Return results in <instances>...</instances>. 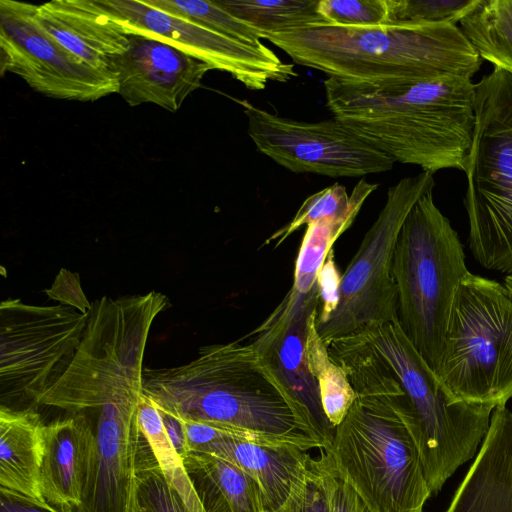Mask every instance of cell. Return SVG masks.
<instances>
[{
    "label": "cell",
    "instance_id": "6da1fadb",
    "mask_svg": "<svg viewBox=\"0 0 512 512\" xmlns=\"http://www.w3.org/2000/svg\"><path fill=\"white\" fill-rule=\"evenodd\" d=\"M328 351L357 395L325 451L338 477L370 512H423L432 493L402 417L404 390L363 337L335 339Z\"/></svg>",
    "mask_w": 512,
    "mask_h": 512
},
{
    "label": "cell",
    "instance_id": "7a4b0ae2",
    "mask_svg": "<svg viewBox=\"0 0 512 512\" xmlns=\"http://www.w3.org/2000/svg\"><path fill=\"white\" fill-rule=\"evenodd\" d=\"M323 87L333 117L394 162L432 174L465 171L475 127L470 78L370 83L328 77Z\"/></svg>",
    "mask_w": 512,
    "mask_h": 512
},
{
    "label": "cell",
    "instance_id": "3957f363",
    "mask_svg": "<svg viewBox=\"0 0 512 512\" xmlns=\"http://www.w3.org/2000/svg\"><path fill=\"white\" fill-rule=\"evenodd\" d=\"M143 392L182 420L313 438L303 408L253 341L206 345L180 366L146 367Z\"/></svg>",
    "mask_w": 512,
    "mask_h": 512
},
{
    "label": "cell",
    "instance_id": "277c9868",
    "mask_svg": "<svg viewBox=\"0 0 512 512\" xmlns=\"http://www.w3.org/2000/svg\"><path fill=\"white\" fill-rule=\"evenodd\" d=\"M266 40L298 65L359 82L471 79L483 62L461 28L450 24H321L270 34Z\"/></svg>",
    "mask_w": 512,
    "mask_h": 512
},
{
    "label": "cell",
    "instance_id": "5b68a950",
    "mask_svg": "<svg viewBox=\"0 0 512 512\" xmlns=\"http://www.w3.org/2000/svg\"><path fill=\"white\" fill-rule=\"evenodd\" d=\"M168 303V298L156 291L93 301L72 362L39 405L72 414L140 401L148 336Z\"/></svg>",
    "mask_w": 512,
    "mask_h": 512
},
{
    "label": "cell",
    "instance_id": "8992f818",
    "mask_svg": "<svg viewBox=\"0 0 512 512\" xmlns=\"http://www.w3.org/2000/svg\"><path fill=\"white\" fill-rule=\"evenodd\" d=\"M432 191L414 204L403 223L392 272L400 326L435 373L454 298L469 271L459 236L435 205Z\"/></svg>",
    "mask_w": 512,
    "mask_h": 512
},
{
    "label": "cell",
    "instance_id": "52a82bcc",
    "mask_svg": "<svg viewBox=\"0 0 512 512\" xmlns=\"http://www.w3.org/2000/svg\"><path fill=\"white\" fill-rule=\"evenodd\" d=\"M360 334L389 368L409 400L411 417L405 425L435 496L454 472L475 456L488 432L494 408L453 402L403 332L398 318Z\"/></svg>",
    "mask_w": 512,
    "mask_h": 512
},
{
    "label": "cell",
    "instance_id": "ba28073f",
    "mask_svg": "<svg viewBox=\"0 0 512 512\" xmlns=\"http://www.w3.org/2000/svg\"><path fill=\"white\" fill-rule=\"evenodd\" d=\"M465 173L469 248L488 270L512 275V74L494 67L475 84Z\"/></svg>",
    "mask_w": 512,
    "mask_h": 512
},
{
    "label": "cell",
    "instance_id": "9c48e42d",
    "mask_svg": "<svg viewBox=\"0 0 512 512\" xmlns=\"http://www.w3.org/2000/svg\"><path fill=\"white\" fill-rule=\"evenodd\" d=\"M434 375L453 402L495 409L512 398V296L504 284L470 272L462 279Z\"/></svg>",
    "mask_w": 512,
    "mask_h": 512
},
{
    "label": "cell",
    "instance_id": "30bf717a",
    "mask_svg": "<svg viewBox=\"0 0 512 512\" xmlns=\"http://www.w3.org/2000/svg\"><path fill=\"white\" fill-rule=\"evenodd\" d=\"M434 185L433 174L422 171L389 187L385 205L341 275L336 308L325 322L316 323L326 345L398 318L392 272L396 242L408 213Z\"/></svg>",
    "mask_w": 512,
    "mask_h": 512
},
{
    "label": "cell",
    "instance_id": "8fae6325",
    "mask_svg": "<svg viewBox=\"0 0 512 512\" xmlns=\"http://www.w3.org/2000/svg\"><path fill=\"white\" fill-rule=\"evenodd\" d=\"M88 313L63 304L20 299L0 304V399L13 409H35L63 375L81 343Z\"/></svg>",
    "mask_w": 512,
    "mask_h": 512
},
{
    "label": "cell",
    "instance_id": "7c38bea8",
    "mask_svg": "<svg viewBox=\"0 0 512 512\" xmlns=\"http://www.w3.org/2000/svg\"><path fill=\"white\" fill-rule=\"evenodd\" d=\"M257 150L294 173L361 177L386 172L394 161L334 117L304 122L241 101Z\"/></svg>",
    "mask_w": 512,
    "mask_h": 512
},
{
    "label": "cell",
    "instance_id": "4fadbf2b",
    "mask_svg": "<svg viewBox=\"0 0 512 512\" xmlns=\"http://www.w3.org/2000/svg\"><path fill=\"white\" fill-rule=\"evenodd\" d=\"M35 5L0 1L1 74L21 77L48 97L94 101L118 93L117 77L96 69L51 37L34 17Z\"/></svg>",
    "mask_w": 512,
    "mask_h": 512
},
{
    "label": "cell",
    "instance_id": "5bb4252c",
    "mask_svg": "<svg viewBox=\"0 0 512 512\" xmlns=\"http://www.w3.org/2000/svg\"><path fill=\"white\" fill-rule=\"evenodd\" d=\"M129 34L164 41L229 73L249 90H263L269 81L288 82L298 74L265 44H247L138 0H96Z\"/></svg>",
    "mask_w": 512,
    "mask_h": 512
},
{
    "label": "cell",
    "instance_id": "9a60e30c",
    "mask_svg": "<svg viewBox=\"0 0 512 512\" xmlns=\"http://www.w3.org/2000/svg\"><path fill=\"white\" fill-rule=\"evenodd\" d=\"M319 288L306 294L290 291L274 311L250 335L260 353L273 367L303 408L313 438L321 449H330L335 433L323 410L319 386L309 370L306 338L310 314L318 308Z\"/></svg>",
    "mask_w": 512,
    "mask_h": 512
},
{
    "label": "cell",
    "instance_id": "2e32d148",
    "mask_svg": "<svg viewBox=\"0 0 512 512\" xmlns=\"http://www.w3.org/2000/svg\"><path fill=\"white\" fill-rule=\"evenodd\" d=\"M214 68L159 39L129 35L127 50L112 59L118 93L130 106L152 103L176 112Z\"/></svg>",
    "mask_w": 512,
    "mask_h": 512
},
{
    "label": "cell",
    "instance_id": "e0dca14e",
    "mask_svg": "<svg viewBox=\"0 0 512 512\" xmlns=\"http://www.w3.org/2000/svg\"><path fill=\"white\" fill-rule=\"evenodd\" d=\"M38 24L88 65L111 71V61L129 45V32L96 0H52L35 5Z\"/></svg>",
    "mask_w": 512,
    "mask_h": 512
},
{
    "label": "cell",
    "instance_id": "ac0fdd59",
    "mask_svg": "<svg viewBox=\"0 0 512 512\" xmlns=\"http://www.w3.org/2000/svg\"><path fill=\"white\" fill-rule=\"evenodd\" d=\"M40 472L44 499L55 506H80L91 472L93 431L84 413L44 424Z\"/></svg>",
    "mask_w": 512,
    "mask_h": 512
},
{
    "label": "cell",
    "instance_id": "d6986e66",
    "mask_svg": "<svg viewBox=\"0 0 512 512\" xmlns=\"http://www.w3.org/2000/svg\"><path fill=\"white\" fill-rule=\"evenodd\" d=\"M445 512H512V411L497 406L480 451Z\"/></svg>",
    "mask_w": 512,
    "mask_h": 512
},
{
    "label": "cell",
    "instance_id": "ffe728a7",
    "mask_svg": "<svg viewBox=\"0 0 512 512\" xmlns=\"http://www.w3.org/2000/svg\"><path fill=\"white\" fill-rule=\"evenodd\" d=\"M44 423L35 409L0 407V489L38 502Z\"/></svg>",
    "mask_w": 512,
    "mask_h": 512
},
{
    "label": "cell",
    "instance_id": "44dd1931",
    "mask_svg": "<svg viewBox=\"0 0 512 512\" xmlns=\"http://www.w3.org/2000/svg\"><path fill=\"white\" fill-rule=\"evenodd\" d=\"M200 452L225 458L248 474L260 489L267 512L282 505L310 459L306 450L298 447L229 439L213 442Z\"/></svg>",
    "mask_w": 512,
    "mask_h": 512
},
{
    "label": "cell",
    "instance_id": "7402d4cb",
    "mask_svg": "<svg viewBox=\"0 0 512 512\" xmlns=\"http://www.w3.org/2000/svg\"><path fill=\"white\" fill-rule=\"evenodd\" d=\"M183 463L205 512H267L257 483L232 462L189 452Z\"/></svg>",
    "mask_w": 512,
    "mask_h": 512
},
{
    "label": "cell",
    "instance_id": "603a6c76",
    "mask_svg": "<svg viewBox=\"0 0 512 512\" xmlns=\"http://www.w3.org/2000/svg\"><path fill=\"white\" fill-rule=\"evenodd\" d=\"M460 28L483 60L512 74V0H480Z\"/></svg>",
    "mask_w": 512,
    "mask_h": 512
},
{
    "label": "cell",
    "instance_id": "cb8c5ba5",
    "mask_svg": "<svg viewBox=\"0 0 512 512\" xmlns=\"http://www.w3.org/2000/svg\"><path fill=\"white\" fill-rule=\"evenodd\" d=\"M317 314L318 308L309 316L306 358L309 370L319 386L323 410L336 429L345 419L357 395L345 370L330 357L327 345L317 332Z\"/></svg>",
    "mask_w": 512,
    "mask_h": 512
},
{
    "label": "cell",
    "instance_id": "d4e9b609",
    "mask_svg": "<svg viewBox=\"0 0 512 512\" xmlns=\"http://www.w3.org/2000/svg\"><path fill=\"white\" fill-rule=\"evenodd\" d=\"M235 17L263 32L274 33L328 24L317 12L318 0H217Z\"/></svg>",
    "mask_w": 512,
    "mask_h": 512
},
{
    "label": "cell",
    "instance_id": "484cf974",
    "mask_svg": "<svg viewBox=\"0 0 512 512\" xmlns=\"http://www.w3.org/2000/svg\"><path fill=\"white\" fill-rule=\"evenodd\" d=\"M138 420L163 476L177 492L187 511L205 512L187 475L183 459L168 438L161 412L146 394L142 395L139 403Z\"/></svg>",
    "mask_w": 512,
    "mask_h": 512
},
{
    "label": "cell",
    "instance_id": "4316f807",
    "mask_svg": "<svg viewBox=\"0 0 512 512\" xmlns=\"http://www.w3.org/2000/svg\"><path fill=\"white\" fill-rule=\"evenodd\" d=\"M377 188L378 184L370 183L366 179L361 178L351 194L348 195L345 186L334 183L307 197L293 219L275 231L264 244L275 243V247H278L303 225L343 216L349 213L355 206L363 205L369 195Z\"/></svg>",
    "mask_w": 512,
    "mask_h": 512
},
{
    "label": "cell",
    "instance_id": "83f0119b",
    "mask_svg": "<svg viewBox=\"0 0 512 512\" xmlns=\"http://www.w3.org/2000/svg\"><path fill=\"white\" fill-rule=\"evenodd\" d=\"M361 207L358 205L343 216L307 225L296 259L292 291L306 294L315 287L319 270L334 242L352 225Z\"/></svg>",
    "mask_w": 512,
    "mask_h": 512
},
{
    "label": "cell",
    "instance_id": "f1b7e54d",
    "mask_svg": "<svg viewBox=\"0 0 512 512\" xmlns=\"http://www.w3.org/2000/svg\"><path fill=\"white\" fill-rule=\"evenodd\" d=\"M148 5L191 21L232 39L259 45L266 39L263 32L235 17L216 1L202 0H144Z\"/></svg>",
    "mask_w": 512,
    "mask_h": 512
},
{
    "label": "cell",
    "instance_id": "f546056e",
    "mask_svg": "<svg viewBox=\"0 0 512 512\" xmlns=\"http://www.w3.org/2000/svg\"><path fill=\"white\" fill-rule=\"evenodd\" d=\"M338 480L329 453H322L317 459L310 457L288 497L274 512H332Z\"/></svg>",
    "mask_w": 512,
    "mask_h": 512
},
{
    "label": "cell",
    "instance_id": "4dcf8cb0",
    "mask_svg": "<svg viewBox=\"0 0 512 512\" xmlns=\"http://www.w3.org/2000/svg\"><path fill=\"white\" fill-rule=\"evenodd\" d=\"M389 23L456 25L480 0H388Z\"/></svg>",
    "mask_w": 512,
    "mask_h": 512
},
{
    "label": "cell",
    "instance_id": "1f68e13d",
    "mask_svg": "<svg viewBox=\"0 0 512 512\" xmlns=\"http://www.w3.org/2000/svg\"><path fill=\"white\" fill-rule=\"evenodd\" d=\"M317 12L328 24L335 26L389 23L388 0H318Z\"/></svg>",
    "mask_w": 512,
    "mask_h": 512
},
{
    "label": "cell",
    "instance_id": "d6a6232c",
    "mask_svg": "<svg viewBox=\"0 0 512 512\" xmlns=\"http://www.w3.org/2000/svg\"><path fill=\"white\" fill-rule=\"evenodd\" d=\"M137 500L145 512H188L177 492L163 476L151 449L139 470Z\"/></svg>",
    "mask_w": 512,
    "mask_h": 512
},
{
    "label": "cell",
    "instance_id": "836d02e7",
    "mask_svg": "<svg viewBox=\"0 0 512 512\" xmlns=\"http://www.w3.org/2000/svg\"><path fill=\"white\" fill-rule=\"evenodd\" d=\"M340 282L341 275L335 265L332 249L317 276V285L319 288L317 324L325 322L336 308L339 298Z\"/></svg>",
    "mask_w": 512,
    "mask_h": 512
},
{
    "label": "cell",
    "instance_id": "e575fe53",
    "mask_svg": "<svg viewBox=\"0 0 512 512\" xmlns=\"http://www.w3.org/2000/svg\"><path fill=\"white\" fill-rule=\"evenodd\" d=\"M51 299H56L60 304L73 307L82 313H88L91 304L87 301L79 281L77 273L61 269L52 287L46 290Z\"/></svg>",
    "mask_w": 512,
    "mask_h": 512
},
{
    "label": "cell",
    "instance_id": "d590c367",
    "mask_svg": "<svg viewBox=\"0 0 512 512\" xmlns=\"http://www.w3.org/2000/svg\"><path fill=\"white\" fill-rule=\"evenodd\" d=\"M0 512H75L70 506L38 502L18 493L0 489Z\"/></svg>",
    "mask_w": 512,
    "mask_h": 512
},
{
    "label": "cell",
    "instance_id": "8d00e7d4",
    "mask_svg": "<svg viewBox=\"0 0 512 512\" xmlns=\"http://www.w3.org/2000/svg\"><path fill=\"white\" fill-rule=\"evenodd\" d=\"M332 512H370L353 488L339 478L333 496Z\"/></svg>",
    "mask_w": 512,
    "mask_h": 512
},
{
    "label": "cell",
    "instance_id": "74e56055",
    "mask_svg": "<svg viewBox=\"0 0 512 512\" xmlns=\"http://www.w3.org/2000/svg\"><path fill=\"white\" fill-rule=\"evenodd\" d=\"M159 410L161 412L165 431L168 435V438L170 439V442L180 457L184 459L189 452L186 443L183 421L167 411H164L160 408Z\"/></svg>",
    "mask_w": 512,
    "mask_h": 512
},
{
    "label": "cell",
    "instance_id": "f35d334b",
    "mask_svg": "<svg viewBox=\"0 0 512 512\" xmlns=\"http://www.w3.org/2000/svg\"><path fill=\"white\" fill-rule=\"evenodd\" d=\"M504 286L507 288L508 292L512 296V275H507L504 278Z\"/></svg>",
    "mask_w": 512,
    "mask_h": 512
},
{
    "label": "cell",
    "instance_id": "ab89813d",
    "mask_svg": "<svg viewBox=\"0 0 512 512\" xmlns=\"http://www.w3.org/2000/svg\"><path fill=\"white\" fill-rule=\"evenodd\" d=\"M136 512H145V511L138 505Z\"/></svg>",
    "mask_w": 512,
    "mask_h": 512
}]
</instances>
